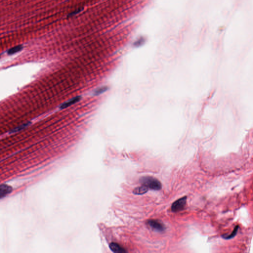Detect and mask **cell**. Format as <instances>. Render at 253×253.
<instances>
[{
	"label": "cell",
	"mask_w": 253,
	"mask_h": 253,
	"mask_svg": "<svg viewBox=\"0 0 253 253\" xmlns=\"http://www.w3.org/2000/svg\"><path fill=\"white\" fill-rule=\"evenodd\" d=\"M139 182L142 185L154 190H160L162 188V184L160 181L154 177L147 176L143 177L139 179Z\"/></svg>",
	"instance_id": "1"
},
{
	"label": "cell",
	"mask_w": 253,
	"mask_h": 253,
	"mask_svg": "<svg viewBox=\"0 0 253 253\" xmlns=\"http://www.w3.org/2000/svg\"><path fill=\"white\" fill-rule=\"evenodd\" d=\"M148 187L144 185L136 187L133 191V193L136 195H142L148 191Z\"/></svg>",
	"instance_id": "7"
},
{
	"label": "cell",
	"mask_w": 253,
	"mask_h": 253,
	"mask_svg": "<svg viewBox=\"0 0 253 253\" xmlns=\"http://www.w3.org/2000/svg\"><path fill=\"white\" fill-rule=\"evenodd\" d=\"M82 9H82L79 8V9H77L76 11H73V12H72V13H70V14H69V15H68V17H71V16H74V15H77V13H80V11H81Z\"/></svg>",
	"instance_id": "12"
},
{
	"label": "cell",
	"mask_w": 253,
	"mask_h": 253,
	"mask_svg": "<svg viewBox=\"0 0 253 253\" xmlns=\"http://www.w3.org/2000/svg\"><path fill=\"white\" fill-rule=\"evenodd\" d=\"M23 46L22 45H18L9 49L7 51V54L9 55L15 54V53H18V52L21 51L23 49Z\"/></svg>",
	"instance_id": "8"
},
{
	"label": "cell",
	"mask_w": 253,
	"mask_h": 253,
	"mask_svg": "<svg viewBox=\"0 0 253 253\" xmlns=\"http://www.w3.org/2000/svg\"><path fill=\"white\" fill-rule=\"evenodd\" d=\"M12 191V188L11 186L6 185H2L1 186V198L5 197L6 195L10 193Z\"/></svg>",
	"instance_id": "6"
},
{
	"label": "cell",
	"mask_w": 253,
	"mask_h": 253,
	"mask_svg": "<svg viewBox=\"0 0 253 253\" xmlns=\"http://www.w3.org/2000/svg\"><path fill=\"white\" fill-rule=\"evenodd\" d=\"M186 201H187V197L185 196L181 198L178 199L175 201V202L173 203L171 210L173 212H177L183 210L186 205Z\"/></svg>",
	"instance_id": "2"
},
{
	"label": "cell",
	"mask_w": 253,
	"mask_h": 253,
	"mask_svg": "<svg viewBox=\"0 0 253 253\" xmlns=\"http://www.w3.org/2000/svg\"><path fill=\"white\" fill-rule=\"evenodd\" d=\"M147 224L152 230H155L158 232H164L165 226L162 222L155 220H150L147 221Z\"/></svg>",
	"instance_id": "3"
},
{
	"label": "cell",
	"mask_w": 253,
	"mask_h": 253,
	"mask_svg": "<svg viewBox=\"0 0 253 253\" xmlns=\"http://www.w3.org/2000/svg\"><path fill=\"white\" fill-rule=\"evenodd\" d=\"M81 99V96H77L75 98H72L68 101H66L65 102L62 104L60 106V108L61 109H65L67 107H68L71 105H73L75 103H77L78 101H79Z\"/></svg>",
	"instance_id": "4"
},
{
	"label": "cell",
	"mask_w": 253,
	"mask_h": 253,
	"mask_svg": "<svg viewBox=\"0 0 253 253\" xmlns=\"http://www.w3.org/2000/svg\"><path fill=\"white\" fill-rule=\"evenodd\" d=\"M109 247L113 252L115 253H123L127 252L126 250L116 243H111L109 245Z\"/></svg>",
	"instance_id": "5"
},
{
	"label": "cell",
	"mask_w": 253,
	"mask_h": 253,
	"mask_svg": "<svg viewBox=\"0 0 253 253\" xmlns=\"http://www.w3.org/2000/svg\"><path fill=\"white\" fill-rule=\"evenodd\" d=\"M238 226H236L234 230H233V232H232V233L230 234V235H227V234H226H226L223 235L222 236V238L226 239H230L234 237L235 235H236L237 231L238 230Z\"/></svg>",
	"instance_id": "9"
},
{
	"label": "cell",
	"mask_w": 253,
	"mask_h": 253,
	"mask_svg": "<svg viewBox=\"0 0 253 253\" xmlns=\"http://www.w3.org/2000/svg\"><path fill=\"white\" fill-rule=\"evenodd\" d=\"M108 88L106 87V86H104V87H101V88H100L97 89V90L94 92V94H96V95H99V94H103V92H105L106 91L108 90Z\"/></svg>",
	"instance_id": "10"
},
{
	"label": "cell",
	"mask_w": 253,
	"mask_h": 253,
	"mask_svg": "<svg viewBox=\"0 0 253 253\" xmlns=\"http://www.w3.org/2000/svg\"><path fill=\"white\" fill-rule=\"evenodd\" d=\"M29 124L30 123H27L26 124H23L22 125H21L20 126H18V127H17L16 128L14 129L13 130L11 131V132H13V133H15V132H18V131H19L22 130H23V129L26 128V126H28V125H29Z\"/></svg>",
	"instance_id": "11"
}]
</instances>
